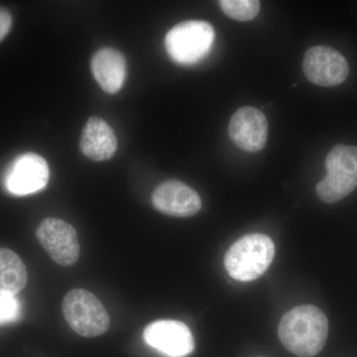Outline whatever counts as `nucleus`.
I'll return each mask as SVG.
<instances>
[{"label": "nucleus", "instance_id": "obj_1", "mask_svg": "<svg viewBox=\"0 0 357 357\" xmlns=\"http://www.w3.org/2000/svg\"><path fill=\"white\" fill-rule=\"evenodd\" d=\"M278 335L282 344L296 356H314L325 347L328 335V319L312 305L296 307L284 314Z\"/></svg>", "mask_w": 357, "mask_h": 357}, {"label": "nucleus", "instance_id": "obj_2", "mask_svg": "<svg viewBox=\"0 0 357 357\" xmlns=\"http://www.w3.org/2000/svg\"><path fill=\"white\" fill-rule=\"evenodd\" d=\"M274 255L275 245L269 236L248 234L227 250L225 269L237 281H253L265 273L273 261Z\"/></svg>", "mask_w": 357, "mask_h": 357}, {"label": "nucleus", "instance_id": "obj_3", "mask_svg": "<svg viewBox=\"0 0 357 357\" xmlns=\"http://www.w3.org/2000/svg\"><path fill=\"white\" fill-rule=\"evenodd\" d=\"M326 169L317 194L324 203H337L357 188V147L335 145L326 156Z\"/></svg>", "mask_w": 357, "mask_h": 357}, {"label": "nucleus", "instance_id": "obj_4", "mask_svg": "<svg viewBox=\"0 0 357 357\" xmlns=\"http://www.w3.org/2000/svg\"><path fill=\"white\" fill-rule=\"evenodd\" d=\"M215 36V29L210 23L202 20L185 21L174 26L167 33L166 50L178 64H196L210 52Z\"/></svg>", "mask_w": 357, "mask_h": 357}, {"label": "nucleus", "instance_id": "obj_5", "mask_svg": "<svg viewBox=\"0 0 357 357\" xmlns=\"http://www.w3.org/2000/svg\"><path fill=\"white\" fill-rule=\"evenodd\" d=\"M62 311L70 328L82 337H100L109 331V312L88 290L74 289L67 293L63 300Z\"/></svg>", "mask_w": 357, "mask_h": 357}, {"label": "nucleus", "instance_id": "obj_6", "mask_svg": "<svg viewBox=\"0 0 357 357\" xmlns=\"http://www.w3.org/2000/svg\"><path fill=\"white\" fill-rule=\"evenodd\" d=\"M36 236L52 259L61 266H73L79 259L77 230L65 220L45 218L37 227Z\"/></svg>", "mask_w": 357, "mask_h": 357}, {"label": "nucleus", "instance_id": "obj_7", "mask_svg": "<svg viewBox=\"0 0 357 357\" xmlns=\"http://www.w3.org/2000/svg\"><path fill=\"white\" fill-rule=\"evenodd\" d=\"M303 70L311 83L326 88L344 83L349 74L347 59L328 46L309 49L305 54Z\"/></svg>", "mask_w": 357, "mask_h": 357}, {"label": "nucleus", "instance_id": "obj_8", "mask_svg": "<svg viewBox=\"0 0 357 357\" xmlns=\"http://www.w3.org/2000/svg\"><path fill=\"white\" fill-rule=\"evenodd\" d=\"M143 337L147 344L169 357H185L195 349L190 328L182 321L174 319L153 321L145 328Z\"/></svg>", "mask_w": 357, "mask_h": 357}, {"label": "nucleus", "instance_id": "obj_9", "mask_svg": "<svg viewBox=\"0 0 357 357\" xmlns=\"http://www.w3.org/2000/svg\"><path fill=\"white\" fill-rule=\"evenodd\" d=\"M49 177L50 171L43 157L35 153L20 155L6 174V190L15 196H27L43 190Z\"/></svg>", "mask_w": 357, "mask_h": 357}, {"label": "nucleus", "instance_id": "obj_10", "mask_svg": "<svg viewBox=\"0 0 357 357\" xmlns=\"http://www.w3.org/2000/svg\"><path fill=\"white\" fill-rule=\"evenodd\" d=\"M230 139L248 152L261 151L267 143L268 121L256 107H243L232 115L229 124Z\"/></svg>", "mask_w": 357, "mask_h": 357}, {"label": "nucleus", "instance_id": "obj_11", "mask_svg": "<svg viewBox=\"0 0 357 357\" xmlns=\"http://www.w3.org/2000/svg\"><path fill=\"white\" fill-rule=\"evenodd\" d=\"M152 204L157 211L170 217L189 218L198 213L202 199L191 187L171 180L162 183L152 195Z\"/></svg>", "mask_w": 357, "mask_h": 357}, {"label": "nucleus", "instance_id": "obj_12", "mask_svg": "<svg viewBox=\"0 0 357 357\" xmlns=\"http://www.w3.org/2000/svg\"><path fill=\"white\" fill-rule=\"evenodd\" d=\"M79 149L93 161L112 158L117 150V139L114 129L100 117L91 116L83 129Z\"/></svg>", "mask_w": 357, "mask_h": 357}, {"label": "nucleus", "instance_id": "obj_13", "mask_svg": "<svg viewBox=\"0 0 357 357\" xmlns=\"http://www.w3.org/2000/svg\"><path fill=\"white\" fill-rule=\"evenodd\" d=\"M91 72L100 88L107 93L121 91L126 77V61L121 52L105 48L91 59Z\"/></svg>", "mask_w": 357, "mask_h": 357}, {"label": "nucleus", "instance_id": "obj_14", "mask_svg": "<svg viewBox=\"0 0 357 357\" xmlns=\"http://www.w3.org/2000/svg\"><path fill=\"white\" fill-rule=\"evenodd\" d=\"M27 281V269L20 256L10 249L0 248V292L17 296Z\"/></svg>", "mask_w": 357, "mask_h": 357}, {"label": "nucleus", "instance_id": "obj_15", "mask_svg": "<svg viewBox=\"0 0 357 357\" xmlns=\"http://www.w3.org/2000/svg\"><path fill=\"white\" fill-rule=\"evenodd\" d=\"M218 3L225 15L237 21L255 20L260 11L257 0H222Z\"/></svg>", "mask_w": 357, "mask_h": 357}, {"label": "nucleus", "instance_id": "obj_16", "mask_svg": "<svg viewBox=\"0 0 357 357\" xmlns=\"http://www.w3.org/2000/svg\"><path fill=\"white\" fill-rule=\"evenodd\" d=\"M21 317V305L15 295L0 292V325L14 323Z\"/></svg>", "mask_w": 357, "mask_h": 357}, {"label": "nucleus", "instance_id": "obj_17", "mask_svg": "<svg viewBox=\"0 0 357 357\" xmlns=\"http://www.w3.org/2000/svg\"><path fill=\"white\" fill-rule=\"evenodd\" d=\"M13 26V17L6 9L0 7V42L2 41Z\"/></svg>", "mask_w": 357, "mask_h": 357}]
</instances>
